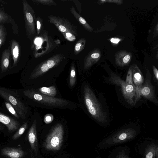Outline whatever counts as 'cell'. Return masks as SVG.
<instances>
[{"label":"cell","mask_w":158,"mask_h":158,"mask_svg":"<svg viewBox=\"0 0 158 158\" xmlns=\"http://www.w3.org/2000/svg\"><path fill=\"white\" fill-rule=\"evenodd\" d=\"M16 90L27 104L32 105L37 102L52 107L60 108L69 103L67 101L61 98L42 94L33 88H23L16 89Z\"/></svg>","instance_id":"obj_1"},{"label":"cell","mask_w":158,"mask_h":158,"mask_svg":"<svg viewBox=\"0 0 158 158\" xmlns=\"http://www.w3.org/2000/svg\"><path fill=\"white\" fill-rule=\"evenodd\" d=\"M0 97L10 103L25 122L29 116L30 109L16 89L0 86Z\"/></svg>","instance_id":"obj_2"},{"label":"cell","mask_w":158,"mask_h":158,"mask_svg":"<svg viewBox=\"0 0 158 158\" xmlns=\"http://www.w3.org/2000/svg\"><path fill=\"white\" fill-rule=\"evenodd\" d=\"M84 98L85 106L91 116L99 123H103L107 122L106 112L88 85H85L84 87Z\"/></svg>","instance_id":"obj_3"},{"label":"cell","mask_w":158,"mask_h":158,"mask_svg":"<svg viewBox=\"0 0 158 158\" xmlns=\"http://www.w3.org/2000/svg\"><path fill=\"white\" fill-rule=\"evenodd\" d=\"M138 134V132L132 127L121 129L104 138L99 143V148L104 149L132 140Z\"/></svg>","instance_id":"obj_4"},{"label":"cell","mask_w":158,"mask_h":158,"mask_svg":"<svg viewBox=\"0 0 158 158\" xmlns=\"http://www.w3.org/2000/svg\"><path fill=\"white\" fill-rule=\"evenodd\" d=\"M132 73L131 69H129L125 81L118 75L111 73L109 80L111 83L121 87L126 101L130 105L134 106L136 104L135 102V94L133 81Z\"/></svg>","instance_id":"obj_5"},{"label":"cell","mask_w":158,"mask_h":158,"mask_svg":"<svg viewBox=\"0 0 158 158\" xmlns=\"http://www.w3.org/2000/svg\"><path fill=\"white\" fill-rule=\"evenodd\" d=\"M64 129L61 124H58L52 130L47 138L44 146L50 150H59L63 141Z\"/></svg>","instance_id":"obj_6"},{"label":"cell","mask_w":158,"mask_h":158,"mask_svg":"<svg viewBox=\"0 0 158 158\" xmlns=\"http://www.w3.org/2000/svg\"><path fill=\"white\" fill-rule=\"evenodd\" d=\"M151 75L147 73L145 82L143 83L141 89V96L155 103H157L154 88L151 82Z\"/></svg>","instance_id":"obj_7"},{"label":"cell","mask_w":158,"mask_h":158,"mask_svg":"<svg viewBox=\"0 0 158 158\" xmlns=\"http://www.w3.org/2000/svg\"><path fill=\"white\" fill-rule=\"evenodd\" d=\"M0 122L5 126L10 132L16 131L21 126V122L0 112Z\"/></svg>","instance_id":"obj_8"},{"label":"cell","mask_w":158,"mask_h":158,"mask_svg":"<svg viewBox=\"0 0 158 158\" xmlns=\"http://www.w3.org/2000/svg\"><path fill=\"white\" fill-rule=\"evenodd\" d=\"M133 81L135 94V102L139 101L141 97L140 91L143 83L144 79L142 74L139 71H134L132 73Z\"/></svg>","instance_id":"obj_9"},{"label":"cell","mask_w":158,"mask_h":158,"mask_svg":"<svg viewBox=\"0 0 158 158\" xmlns=\"http://www.w3.org/2000/svg\"><path fill=\"white\" fill-rule=\"evenodd\" d=\"M0 112L11 116L17 120L23 122L15 109L9 102L4 100L0 107Z\"/></svg>","instance_id":"obj_10"},{"label":"cell","mask_w":158,"mask_h":158,"mask_svg":"<svg viewBox=\"0 0 158 158\" xmlns=\"http://www.w3.org/2000/svg\"><path fill=\"white\" fill-rule=\"evenodd\" d=\"M10 53L9 50H6L3 54L0 65V79L8 75L9 68Z\"/></svg>","instance_id":"obj_11"},{"label":"cell","mask_w":158,"mask_h":158,"mask_svg":"<svg viewBox=\"0 0 158 158\" xmlns=\"http://www.w3.org/2000/svg\"><path fill=\"white\" fill-rule=\"evenodd\" d=\"M1 154L9 158H22L24 155V152L20 148L6 147L1 150Z\"/></svg>","instance_id":"obj_12"},{"label":"cell","mask_w":158,"mask_h":158,"mask_svg":"<svg viewBox=\"0 0 158 158\" xmlns=\"http://www.w3.org/2000/svg\"><path fill=\"white\" fill-rule=\"evenodd\" d=\"M36 127V121L35 120L33 122L28 133L29 142L32 149L34 151H35L37 148Z\"/></svg>","instance_id":"obj_13"},{"label":"cell","mask_w":158,"mask_h":158,"mask_svg":"<svg viewBox=\"0 0 158 158\" xmlns=\"http://www.w3.org/2000/svg\"><path fill=\"white\" fill-rule=\"evenodd\" d=\"M25 20L28 31L32 33L34 32V19L31 13L28 10L27 4L23 2Z\"/></svg>","instance_id":"obj_14"},{"label":"cell","mask_w":158,"mask_h":158,"mask_svg":"<svg viewBox=\"0 0 158 158\" xmlns=\"http://www.w3.org/2000/svg\"><path fill=\"white\" fill-rule=\"evenodd\" d=\"M158 152V145L154 143L148 144L144 152V158H155L156 153Z\"/></svg>","instance_id":"obj_15"},{"label":"cell","mask_w":158,"mask_h":158,"mask_svg":"<svg viewBox=\"0 0 158 158\" xmlns=\"http://www.w3.org/2000/svg\"><path fill=\"white\" fill-rule=\"evenodd\" d=\"M128 148H119V149L115 150L108 158H133L129 156Z\"/></svg>","instance_id":"obj_16"},{"label":"cell","mask_w":158,"mask_h":158,"mask_svg":"<svg viewBox=\"0 0 158 158\" xmlns=\"http://www.w3.org/2000/svg\"><path fill=\"white\" fill-rule=\"evenodd\" d=\"M38 91L42 94L53 97L55 96L57 93L56 88L54 85L40 87L38 89Z\"/></svg>","instance_id":"obj_17"},{"label":"cell","mask_w":158,"mask_h":158,"mask_svg":"<svg viewBox=\"0 0 158 158\" xmlns=\"http://www.w3.org/2000/svg\"><path fill=\"white\" fill-rule=\"evenodd\" d=\"M28 121L24 122L16 131L15 133L12 137V139L15 140L19 138L24 132L28 127Z\"/></svg>","instance_id":"obj_18"},{"label":"cell","mask_w":158,"mask_h":158,"mask_svg":"<svg viewBox=\"0 0 158 158\" xmlns=\"http://www.w3.org/2000/svg\"><path fill=\"white\" fill-rule=\"evenodd\" d=\"M76 82V72L74 68L72 66L70 71L69 77V85L71 86H74Z\"/></svg>","instance_id":"obj_19"},{"label":"cell","mask_w":158,"mask_h":158,"mask_svg":"<svg viewBox=\"0 0 158 158\" xmlns=\"http://www.w3.org/2000/svg\"><path fill=\"white\" fill-rule=\"evenodd\" d=\"M60 60L57 58H52L47 61V64L49 69L52 68L58 64Z\"/></svg>","instance_id":"obj_20"},{"label":"cell","mask_w":158,"mask_h":158,"mask_svg":"<svg viewBox=\"0 0 158 158\" xmlns=\"http://www.w3.org/2000/svg\"><path fill=\"white\" fill-rule=\"evenodd\" d=\"M72 13L73 12V14L76 16L77 19H78V20L79 22L82 24L85 25L86 24V21L81 16H78V14H76L72 10H71Z\"/></svg>","instance_id":"obj_21"},{"label":"cell","mask_w":158,"mask_h":158,"mask_svg":"<svg viewBox=\"0 0 158 158\" xmlns=\"http://www.w3.org/2000/svg\"><path fill=\"white\" fill-rule=\"evenodd\" d=\"M53 120V116L51 114H46L44 117V121L46 124L51 123Z\"/></svg>","instance_id":"obj_22"},{"label":"cell","mask_w":158,"mask_h":158,"mask_svg":"<svg viewBox=\"0 0 158 158\" xmlns=\"http://www.w3.org/2000/svg\"><path fill=\"white\" fill-rule=\"evenodd\" d=\"M83 48L82 44L80 42H78L75 47V50L76 52H79Z\"/></svg>","instance_id":"obj_23"},{"label":"cell","mask_w":158,"mask_h":158,"mask_svg":"<svg viewBox=\"0 0 158 158\" xmlns=\"http://www.w3.org/2000/svg\"><path fill=\"white\" fill-rule=\"evenodd\" d=\"M153 70L154 75L157 81L158 80V70L154 66H153Z\"/></svg>","instance_id":"obj_24"},{"label":"cell","mask_w":158,"mask_h":158,"mask_svg":"<svg viewBox=\"0 0 158 158\" xmlns=\"http://www.w3.org/2000/svg\"><path fill=\"white\" fill-rule=\"evenodd\" d=\"M58 29L61 32H65L67 31L66 27L63 25H60L58 27Z\"/></svg>","instance_id":"obj_25"},{"label":"cell","mask_w":158,"mask_h":158,"mask_svg":"<svg viewBox=\"0 0 158 158\" xmlns=\"http://www.w3.org/2000/svg\"><path fill=\"white\" fill-rule=\"evenodd\" d=\"M130 59V56L128 55H127L123 58V61L124 63H127L129 61Z\"/></svg>","instance_id":"obj_26"},{"label":"cell","mask_w":158,"mask_h":158,"mask_svg":"<svg viewBox=\"0 0 158 158\" xmlns=\"http://www.w3.org/2000/svg\"><path fill=\"white\" fill-rule=\"evenodd\" d=\"M37 24V29L38 34L39 33V31L40 30L41 27V24L40 21L39 20H37L36 22Z\"/></svg>","instance_id":"obj_27"},{"label":"cell","mask_w":158,"mask_h":158,"mask_svg":"<svg viewBox=\"0 0 158 158\" xmlns=\"http://www.w3.org/2000/svg\"><path fill=\"white\" fill-rule=\"evenodd\" d=\"M99 56V54L97 53H93L91 55V57L94 59L97 58Z\"/></svg>","instance_id":"obj_28"},{"label":"cell","mask_w":158,"mask_h":158,"mask_svg":"<svg viewBox=\"0 0 158 158\" xmlns=\"http://www.w3.org/2000/svg\"><path fill=\"white\" fill-rule=\"evenodd\" d=\"M4 35L2 33L0 36V47L4 40Z\"/></svg>","instance_id":"obj_29"},{"label":"cell","mask_w":158,"mask_h":158,"mask_svg":"<svg viewBox=\"0 0 158 158\" xmlns=\"http://www.w3.org/2000/svg\"><path fill=\"white\" fill-rule=\"evenodd\" d=\"M110 41L112 43H117L119 41H120V40L118 39L112 38L111 39Z\"/></svg>","instance_id":"obj_30"},{"label":"cell","mask_w":158,"mask_h":158,"mask_svg":"<svg viewBox=\"0 0 158 158\" xmlns=\"http://www.w3.org/2000/svg\"><path fill=\"white\" fill-rule=\"evenodd\" d=\"M5 126L0 122V130H2L4 129Z\"/></svg>","instance_id":"obj_31"},{"label":"cell","mask_w":158,"mask_h":158,"mask_svg":"<svg viewBox=\"0 0 158 158\" xmlns=\"http://www.w3.org/2000/svg\"><path fill=\"white\" fill-rule=\"evenodd\" d=\"M66 35L67 37H70L72 36V35L70 33L67 32L66 33Z\"/></svg>","instance_id":"obj_32"},{"label":"cell","mask_w":158,"mask_h":158,"mask_svg":"<svg viewBox=\"0 0 158 158\" xmlns=\"http://www.w3.org/2000/svg\"><path fill=\"white\" fill-rule=\"evenodd\" d=\"M3 17L2 15L0 13V20L3 19Z\"/></svg>","instance_id":"obj_33"}]
</instances>
